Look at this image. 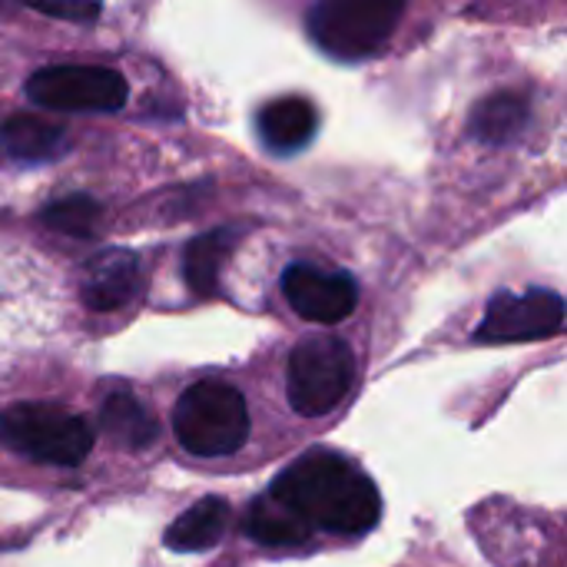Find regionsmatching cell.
<instances>
[{"mask_svg":"<svg viewBox=\"0 0 567 567\" xmlns=\"http://www.w3.org/2000/svg\"><path fill=\"white\" fill-rule=\"evenodd\" d=\"M269 498L309 532L319 528L342 538L365 535L382 518V498L372 478L346 455L326 449H312L296 458L272 482Z\"/></svg>","mask_w":567,"mask_h":567,"instance_id":"1","label":"cell"},{"mask_svg":"<svg viewBox=\"0 0 567 567\" xmlns=\"http://www.w3.org/2000/svg\"><path fill=\"white\" fill-rule=\"evenodd\" d=\"M0 445L37 465L76 468L90 458L93 429L56 402H17L0 415Z\"/></svg>","mask_w":567,"mask_h":567,"instance_id":"2","label":"cell"},{"mask_svg":"<svg viewBox=\"0 0 567 567\" xmlns=\"http://www.w3.org/2000/svg\"><path fill=\"white\" fill-rule=\"evenodd\" d=\"M173 432L189 455L223 458L246 445L249 412L239 389L206 379L189 385L173 409Z\"/></svg>","mask_w":567,"mask_h":567,"instance_id":"3","label":"cell"},{"mask_svg":"<svg viewBox=\"0 0 567 567\" xmlns=\"http://www.w3.org/2000/svg\"><path fill=\"white\" fill-rule=\"evenodd\" d=\"M402 13L405 3L399 0H322L309 7L306 27L329 56L365 60L389 43Z\"/></svg>","mask_w":567,"mask_h":567,"instance_id":"4","label":"cell"},{"mask_svg":"<svg viewBox=\"0 0 567 567\" xmlns=\"http://www.w3.org/2000/svg\"><path fill=\"white\" fill-rule=\"evenodd\" d=\"M352 382H355V359L342 339L309 336L289 355L286 395L302 419H319L339 409Z\"/></svg>","mask_w":567,"mask_h":567,"instance_id":"5","label":"cell"},{"mask_svg":"<svg viewBox=\"0 0 567 567\" xmlns=\"http://www.w3.org/2000/svg\"><path fill=\"white\" fill-rule=\"evenodd\" d=\"M27 96L37 106L60 113H116L126 103L130 86L110 66L56 63L27 80Z\"/></svg>","mask_w":567,"mask_h":567,"instance_id":"6","label":"cell"},{"mask_svg":"<svg viewBox=\"0 0 567 567\" xmlns=\"http://www.w3.org/2000/svg\"><path fill=\"white\" fill-rule=\"evenodd\" d=\"M565 329V299L551 289L528 292H498L482 326L475 329V342L505 346V342H542Z\"/></svg>","mask_w":567,"mask_h":567,"instance_id":"7","label":"cell"},{"mask_svg":"<svg viewBox=\"0 0 567 567\" xmlns=\"http://www.w3.org/2000/svg\"><path fill=\"white\" fill-rule=\"evenodd\" d=\"M282 296L302 319L336 326L352 316L359 302V286L349 272L292 262L282 272Z\"/></svg>","mask_w":567,"mask_h":567,"instance_id":"8","label":"cell"},{"mask_svg":"<svg viewBox=\"0 0 567 567\" xmlns=\"http://www.w3.org/2000/svg\"><path fill=\"white\" fill-rule=\"evenodd\" d=\"M143 289V266L130 249H103L83 269V302L93 312H116Z\"/></svg>","mask_w":567,"mask_h":567,"instance_id":"9","label":"cell"},{"mask_svg":"<svg viewBox=\"0 0 567 567\" xmlns=\"http://www.w3.org/2000/svg\"><path fill=\"white\" fill-rule=\"evenodd\" d=\"M316 130H319V113L306 96H279V100H269L256 113V133L262 146L279 156H289L309 146Z\"/></svg>","mask_w":567,"mask_h":567,"instance_id":"10","label":"cell"},{"mask_svg":"<svg viewBox=\"0 0 567 567\" xmlns=\"http://www.w3.org/2000/svg\"><path fill=\"white\" fill-rule=\"evenodd\" d=\"M63 150H66V130L50 120L17 113L0 123V156L13 163H50Z\"/></svg>","mask_w":567,"mask_h":567,"instance_id":"11","label":"cell"},{"mask_svg":"<svg viewBox=\"0 0 567 567\" xmlns=\"http://www.w3.org/2000/svg\"><path fill=\"white\" fill-rule=\"evenodd\" d=\"M229 518L233 508L226 498L209 495L203 502H196L193 508H186L169 528H166V548L179 551V555H193V551H209L216 548L226 532H229Z\"/></svg>","mask_w":567,"mask_h":567,"instance_id":"12","label":"cell"},{"mask_svg":"<svg viewBox=\"0 0 567 567\" xmlns=\"http://www.w3.org/2000/svg\"><path fill=\"white\" fill-rule=\"evenodd\" d=\"M100 425L116 445H123L130 452H146L159 435V425H156L153 412L130 392H113V395L103 399Z\"/></svg>","mask_w":567,"mask_h":567,"instance_id":"13","label":"cell"},{"mask_svg":"<svg viewBox=\"0 0 567 567\" xmlns=\"http://www.w3.org/2000/svg\"><path fill=\"white\" fill-rule=\"evenodd\" d=\"M532 120V106L522 93H492L488 100H482L468 120V130L475 140L482 143H492V146H505V143H515L525 126Z\"/></svg>","mask_w":567,"mask_h":567,"instance_id":"14","label":"cell"},{"mask_svg":"<svg viewBox=\"0 0 567 567\" xmlns=\"http://www.w3.org/2000/svg\"><path fill=\"white\" fill-rule=\"evenodd\" d=\"M239 236H243V229L219 226V229H209V233L196 236L186 246V252H183V272H186V282H189V289L196 296H213L216 292L219 269L233 256Z\"/></svg>","mask_w":567,"mask_h":567,"instance_id":"15","label":"cell"},{"mask_svg":"<svg viewBox=\"0 0 567 567\" xmlns=\"http://www.w3.org/2000/svg\"><path fill=\"white\" fill-rule=\"evenodd\" d=\"M246 535L266 548H292V545H302L312 532L296 522L279 502H272L269 495H262L259 502L249 505L246 512V522H243Z\"/></svg>","mask_w":567,"mask_h":567,"instance_id":"16","label":"cell"},{"mask_svg":"<svg viewBox=\"0 0 567 567\" xmlns=\"http://www.w3.org/2000/svg\"><path fill=\"white\" fill-rule=\"evenodd\" d=\"M40 219L63 236L90 239L96 233V223H100V206L90 196H63V199L50 203L40 213Z\"/></svg>","mask_w":567,"mask_h":567,"instance_id":"17","label":"cell"},{"mask_svg":"<svg viewBox=\"0 0 567 567\" xmlns=\"http://www.w3.org/2000/svg\"><path fill=\"white\" fill-rule=\"evenodd\" d=\"M33 10L47 13V17H56V20H76V23H90L100 17V7L96 3H30Z\"/></svg>","mask_w":567,"mask_h":567,"instance_id":"18","label":"cell"}]
</instances>
